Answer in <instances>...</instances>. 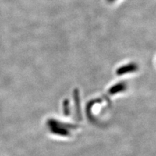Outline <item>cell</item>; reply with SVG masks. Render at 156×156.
<instances>
[{
  "label": "cell",
  "mask_w": 156,
  "mask_h": 156,
  "mask_svg": "<svg viewBox=\"0 0 156 156\" xmlns=\"http://www.w3.org/2000/svg\"><path fill=\"white\" fill-rule=\"evenodd\" d=\"M108 1H111V2H112V1H114V0H108Z\"/></svg>",
  "instance_id": "obj_2"
},
{
  "label": "cell",
  "mask_w": 156,
  "mask_h": 156,
  "mask_svg": "<svg viewBox=\"0 0 156 156\" xmlns=\"http://www.w3.org/2000/svg\"><path fill=\"white\" fill-rule=\"evenodd\" d=\"M136 69H137V65L134 63H130L129 64H126V65L119 68V69L117 70V74L122 75V74L130 73V72H134Z\"/></svg>",
  "instance_id": "obj_1"
}]
</instances>
